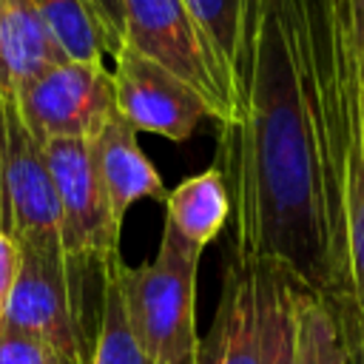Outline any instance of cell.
<instances>
[{"instance_id":"cell-1","label":"cell","mask_w":364,"mask_h":364,"mask_svg":"<svg viewBox=\"0 0 364 364\" xmlns=\"http://www.w3.org/2000/svg\"><path fill=\"white\" fill-rule=\"evenodd\" d=\"M353 65L330 0H242L230 60V119L216 168L242 267L279 264L324 299L353 296L341 179Z\"/></svg>"},{"instance_id":"cell-2","label":"cell","mask_w":364,"mask_h":364,"mask_svg":"<svg viewBox=\"0 0 364 364\" xmlns=\"http://www.w3.org/2000/svg\"><path fill=\"white\" fill-rule=\"evenodd\" d=\"M20 267L0 324L34 333L68 361L88 364L102 313L105 267L51 245H17Z\"/></svg>"},{"instance_id":"cell-3","label":"cell","mask_w":364,"mask_h":364,"mask_svg":"<svg viewBox=\"0 0 364 364\" xmlns=\"http://www.w3.org/2000/svg\"><path fill=\"white\" fill-rule=\"evenodd\" d=\"M202 247L188 242L168 219L156 256L139 267L119 264V290L128 327L148 364H185L199 347L196 270Z\"/></svg>"},{"instance_id":"cell-4","label":"cell","mask_w":364,"mask_h":364,"mask_svg":"<svg viewBox=\"0 0 364 364\" xmlns=\"http://www.w3.org/2000/svg\"><path fill=\"white\" fill-rule=\"evenodd\" d=\"M122 46L188 82L210 119H230V80L182 0H122Z\"/></svg>"},{"instance_id":"cell-5","label":"cell","mask_w":364,"mask_h":364,"mask_svg":"<svg viewBox=\"0 0 364 364\" xmlns=\"http://www.w3.org/2000/svg\"><path fill=\"white\" fill-rule=\"evenodd\" d=\"M0 230L17 245L60 242V208L43 139L9 94H0Z\"/></svg>"},{"instance_id":"cell-6","label":"cell","mask_w":364,"mask_h":364,"mask_svg":"<svg viewBox=\"0 0 364 364\" xmlns=\"http://www.w3.org/2000/svg\"><path fill=\"white\" fill-rule=\"evenodd\" d=\"M60 208V245L68 256L108 264L119 256V228L100 182L91 139L43 142Z\"/></svg>"},{"instance_id":"cell-7","label":"cell","mask_w":364,"mask_h":364,"mask_svg":"<svg viewBox=\"0 0 364 364\" xmlns=\"http://www.w3.org/2000/svg\"><path fill=\"white\" fill-rule=\"evenodd\" d=\"M26 125L43 139H91L117 111L114 80L105 63L60 60L28 80L17 94Z\"/></svg>"},{"instance_id":"cell-8","label":"cell","mask_w":364,"mask_h":364,"mask_svg":"<svg viewBox=\"0 0 364 364\" xmlns=\"http://www.w3.org/2000/svg\"><path fill=\"white\" fill-rule=\"evenodd\" d=\"M111 80L114 105L134 125V131L185 142L199 122L208 119L202 97L188 82L128 46L114 54Z\"/></svg>"},{"instance_id":"cell-9","label":"cell","mask_w":364,"mask_h":364,"mask_svg":"<svg viewBox=\"0 0 364 364\" xmlns=\"http://www.w3.org/2000/svg\"><path fill=\"white\" fill-rule=\"evenodd\" d=\"M91 154H94V165L105 188L108 205L119 222L125 219L128 208L139 199L165 202L168 196L165 182L154 168V162L142 154L134 125L119 111H114L105 119V125L91 136Z\"/></svg>"},{"instance_id":"cell-10","label":"cell","mask_w":364,"mask_h":364,"mask_svg":"<svg viewBox=\"0 0 364 364\" xmlns=\"http://www.w3.org/2000/svg\"><path fill=\"white\" fill-rule=\"evenodd\" d=\"M65 60L28 0H0V94L14 97L28 80Z\"/></svg>"},{"instance_id":"cell-11","label":"cell","mask_w":364,"mask_h":364,"mask_svg":"<svg viewBox=\"0 0 364 364\" xmlns=\"http://www.w3.org/2000/svg\"><path fill=\"white\" fill-rule=\"evenodd\" d=\"M213 364H262L259 361V316H256V273L225 262L222 296L210 324Z\"/></svg>"},{"instance_id":"cell-12","label":"cell","mask_w":364,"mask_h":364,"mask_svg":"<svg viewBox=\"0 0 364 364\" xmlns=\"http://www.w3.org/2000/svg\"><path fill=\"white\" fill-rule=\"evenodd\" d=\"M165 219L193 245L205 247L230 219V199L216 165L182 179L165 196Z\"/></svg>"},{"instance_id":"cell-13","label":"cell","mask_w":364,"mask_h":364,"mask_svg":"<svg viewBox=\"0 0 364 364\" xmlns=\"http://www.w3.org/2000/svg\"><path fill=\"white\" fill-rule=\"evenodd\" d=\"M256 273V316H259V361L293 364V282L287 273L262 262Z\"/></svg>"},{"instance_id":"cell-14","label":"cell","mask_w":364,"mask_h":364,"mask_svg":"<svg viewBox=\"0 0 364 364\" xmlns=\"http://www.w3.org/2000/svg\"><path fill=\"white\" fill-rule=\"evenodd\" d=\"M293 364H347V347L330 301L296 284H293Z\"/></svg>"},{"instance_id":"cell-15","label":"cell","mask_w":364,"mask_h":364,"mask_svg":"<svg viewBox=\"0 0 364 364\" xmlns=\"http://www.w3.org/2000/svg\"><path fill=\"white\" fill-rule=\"evenodd\" d=\"M65 60L102 63L108 57L102 31L82 0H28Z\"/></svg>"},{"instance_id":"cell-16","label":"cell","mask_w":364,"mask_h":364,"mask_svg":"<svg viewBox=\"0 0 364 364\" xmlns=\"http://www.w3.org/2000/svg\"><path fill=\"white\" fill-rule=\"evenodd\" d=\"M119 264H122V256L111 259L105 267L102 313H100V327H97V338H94L88 364H148L145 353L139 350V344L128 327L119 276H117Z\"/></svg>"},{"instance_id":"cell-17","label":"cell","mask_w":364,"mask_h":364,"mask_svg":"<svg viewBox=\"0 0 364 364\" xmlns=\"http://www.w3.org/2000/svg\"><path fill=\"white\" fill-rule=\"evenodd\" d=\"M191 17L196 20L202 37L208 40L213 57L225 68L230 80V60L236 48V26H239V3L242 0H182Z\"/></svg>"},{"instance_id":"cell-18","label":"cell","mask_w":364,"mask_h":364,"mask_svg":"<svg viewBox=\"0 0 364 364\" xmlns=\"http://www.w3.org/2000/svg\"><path fill=\"white\" fill-rule=\"evenodd\" d=\"M0 364H74L46 338L0 324Z\"/></svg>"},{"instance_id":"cell-19","label":"cell","mask_w":364,"mask_h":364,"mask_svg":"<svg viewBox=\"0 0 364 364\" xmlns=\"http://www.w3.org/2000/svg\"><path fill=\"white\" fill-rule=\"evenodd\" d=\"M333 23L353 63L358 80H364V0H330Z\"/></svg>"},{"instance_id":"cell-20","label":"cell","mask_w":364,"mask_h":364,"mask_svg":"<svg viewBox=\"0 0 364 364\" xmlns=\"http://www.w3.org/2000/svg\"><path fill=\"white\" fill-rule=\"evenodd\" d=\"M327 301L336 313V321L347 347V364H364V310L353 296H336Z\"/></svg>"},{"instance_id":"cell-21","label":"cell","mask_w":364,"mask_h":364,"mask_svg":"<svg viewBox=\"0 0 364 364\" xmlns=\"http://www.w3.org/2000/svg\"><path fill=\"white\" fill-rule=\"evenodd\" d=\"M82 3L88 6V11L94 14L102 31L108 57H114L122 48V0H82Z\"/></svg>"},{"instance_id":"cell-22","label":"cell","mask_w":364,"mask_h":364,"mask_svg":"<svg viewBox=\"0 0 364 364\" xmlns=\"http://www.w3.org/2000/svg\"><path fill=\"white\" fill-rule=\"evenodd\" d=\"M17 267H20V247L11 236H6L0 230V318H3V310H6V301H9Z\"/></svg>"},{"instance_id":"cell-23","label":"cell","mask_w":364,"mask_h":364,"mask_svg":"<svg viewBox=\"0 0 364 364\" xmlns=\"http://www.w3.org/2000/svg\"><path fill=\"white\" fill-rule=\"evenodd\" d=\"M185 364H213V338H210V333L205 338H199V347H196L193 358L185 361Z\"/></svg>"}]
</instances>
